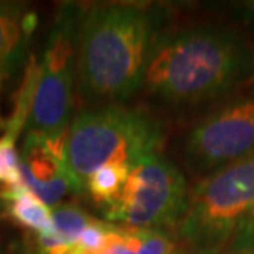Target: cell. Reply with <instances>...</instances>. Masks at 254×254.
I'll use <instances>...</instances> for the list:
<instances>
[{
    "label": "cell",
    "mask_w": 254,
    "mask_h": 254,
    "mask_svg": "<svg viewBox=\"0 0 254 254\" xmlns=\"http://www.w3.org/2000/svg\"><path fill=\"white\" fill-rule=\"evenodd\" d=\"M159 40V17L137 3L96 5L76 33V69L94 98L124 101L144 84Z\"/></svg>",
    "instance_id": "cell-1"
},
{
    "label": "cell",
    "mask_w": 254,
    "mask_h": 254,
    "mask_svg": "<svg viewBox=\"0 0 254 254\" xmlns=\"http://www.w3.org/2000/svg\"><path fill=\"white\" fill-rule=\"evenodd\" d=\"M251 55L235 33L196 27L159 37L144 84L174 104H198L218 98L246 78Z\"/></svg>",
    "instance_id": "cell-2"
},
{
    "label": "cell",
    "mask_w": 254,
    "mask_h": 254,
    "mask_svg": "<svg viewBox=\"0 0 254 254\" xmlns=\"http://www.w3.org/2000/svg\"><path fill=\"white\" fill-rule=\"evenodd\" d=\"M162 144V126L144 109L109 104L83 111L69 124L66 140V167L74 191L83 195L99 167L109 162L134 165L159 154Z\"/></svg>",
    "instance_id": "cell-3"
},
{
    "label": "cell",
    "mask_w": 254,
    "mask_h": 254,
    "mask_svg": "<svg viewBox=\"0 0 254 254\" xmlns=\"http://www.w3.org/2000/svg\"><path fill=\"white\" fill-rule=\"evenodd\" d=\"M254 206V152L211 172L189 191L177 236L187 254H218Z\"/></svg>",
    "instance_id": "cell-4"
},
{
    "label": "cell",
    "mask_w": 254,
    "mask_h": 254,
    "mask_svg": "<svg viewBox=\"0 0 254 254\" xmlns=\"http://www.w3.org/2000/svg\"><path fill=\"white\" fill-rule=\"evenodd\" d=\"M187 201L184 174L160 154H154L132 165L123 193L104 210V218L123 226L160 231L179 226Z\"/></svg>",
    "instance_id": "cell-5"
},
{
    "label": "cell",
    "mask_w": 254,
    "mask_h": 254,
    "mask_svg": "<svg viewBox=\"0 0 254 254\" xmlns=\"http://www.w3.org/2000/svg\"><path fill=\"white\" fill-rule=\"evenodd\" d=\"M74 20L66 15L50 33L42 62L28 127L38 134H60L68 130L73 111L76 74Z\"/></svg>",
    "instance_id": "cell-6"
},
{
    "label": "cell",
    "mask_w": 254,
    "mask_h": 254,
    "mask_svg": "<svg viewBox=\"0 0 254 254\" xmlns=\"http://www.w3.org/2000/svg\"><path fill=\"white\" fill-rule=\"evenodd\" d=\"M254 152V96L226 103L203 118L185 139L198 172H215Z\"/></svg>",
    "instance_id": "cell-7"
},
{
    "label": "cell",
    "mask_w": 254,
    "mask_h": 254,
    "mask_svg": "<svg viewBox=\"0 0 254 254\" xmlns=\"http://www.w3.org/2000/svg\"><path fill=\"white\" fill-rule=\"evenodd\" d=\"M66 140L68 130L60 134L30 130L20 152L23 184L48 206H57L69 193H76L66 167Z\"/></svg>",
    "instance_id": "cell-8"
},
{
    "label": "cell",
    "mask_w": 254,
    "mask_h": 254,
    "mask_svg": "<svg viewBox=\"0 0 254 254\" xmlns=\"http://www.w3.org/2000/svg\"><path fill=\"white\" fill-rule=\"evenodd\" d=\"M0 201L5 216H8L18 226L37 235L52 231V208L45 205L23 182L10 187H0Z\"/></svg>",
    "instance_id": "cell-9"
},
{
    "label": "cell",
    "mask_w": 254,
    "mask_h": 254,
    "mask_svg": "<svg viewBox=\"0 0 254 254\" xmlns=\"http://www.w3.org/2000/svg\"><path fill=\"white\" fill-rule=\"evenodd\" d=\"M33 23V17L18 5L0 3V88L22 57L25 40L32 32Z\"/></svg>",
    "instance_id": "cell-10"
},
{
    "label": "cell",
    "mask_w": 254,
    "mask_h": 254,
    "mask_svg": "<svg viewBox=\"0 0 254 254\" xmlns=\"http://www.w3.org/2000/svg\"><path fill=\"white\" fill-rule=\"evenodd\" d=\"M132 165L124 162H109L103 167H99L86 182L84 193H88L96 205L113 206L121 193L124 190V185L129 179Z\"/></svg>",
    "instance_id": "cell-11"
},
{
    "label": "cell",
    "mask_w": 254,
    "mask_h": 254,
    "mask_svg": "<svg viewBox=\"0 0 254 254\" xmlns=\"http://www.w3.org/2000/svg\"><path fill=\"white\" fill-rule=\"evenodd\" d=\"M132 254H177V243L165 231L124 226Z\"/></svg>",
    "instance_id": "cell-12"
},
{
    "label": "cell",
    "mask_w": 254,
    "mask_h": 254,
    "mask_svg": "<svg viewBox=\"0 0 254 254\" xmlns=\"http://www.w3.org/2000/svg\"><path fill=\"white\" fill-rule=\"evenodd\" d=\"M15 142L17 140L7 134L0 137V187L23 182L20 172V154L15 149Z\"/></svg>",
    "instance_id": "cell-13"
},
{
    "label": "cell",
    "mask_w": 254,
    "mask_h": 254,
    "mask_svg": "<svg viewBox=\"0 0 254 254\" xmlns=\"http://www.w3.org/2000/svg\"><path fill=\"white\" fill-rule=\"evenodd\" d=\"M230 254H251L254 253V206L240 221L230 240Z\"/></svg>",
    "instance_id": "cell-14"
},
{
    "label": "cell",
    "mask_w": 254,
    "mask_h": 254,
    "mask_svg": "<svg viewBox=\"0 0 254 254\" xmlns=\"http://www.w3.org/2000/svg\"><path fill=\"white\" fill-rule=\"evenodd\" d=\"M63 254H86V253H79L76 251L74 248H69L68 251H64ZM94 254H132L129 245L126 241V235H124V226H119V231H118V236L114 238V241L106 248V250L99 251V253H94Z\"/></svg>",
    "instance_id": "cell-15"
},
{
    "label": "cell",
    "mask_w": 254,
    "mask_h": 254,
    "mask_svg": "<svg viewBox=\"0 0 254 254\" xmlns=\"http://www.w3.org/2000/svg\"><path fill=\"white\" fill-rule=\"evenodd\" d=\"M238 13L241 15V20L245 22L248 27H250L254 32V0H250V2H241L238 3Z\"/></svg>",
    "instance_id": "cell-16"
},
{
    "label": "cell",
    "mask_w": 254,
    "mask_h": 254,
    "mask_svg": "<svg viewBox=\"0 0 254 254\" xmlns=\"http://www.w3.org/2000/svg\"><path fill=\"white\" fill-rule=\"evenodd\" d=\"M3 127V130H5V124H3V121H2V116H0V129Z\"/></svg>",
    "instance_id": "cell-17"
},
{
    "label": "cell",
    "mask_w": 254,
    "mask_h": 254,
    "mask_svg": "<svg viewBox=\"0 0 254 254\" xmlns=\"http://www.w3.org/2000/svg\"><path fill=\"white\" fill-rule=\"evenodd\" d=\"M251 254H254V253H251Z\"/></svg>",
    "instance_id": "cell-18"
}]
</instances>
